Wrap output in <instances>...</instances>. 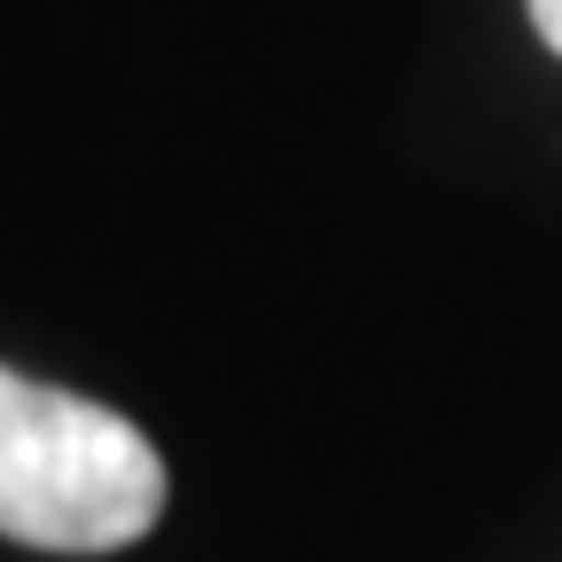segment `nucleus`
<instances>
[{"label":"nucleus","mask_w":562,"mask_h":562,"mask_svg":"<svg viewBox=\"0 0 562 562\" xmlns=\"http://www.w3.org/2000/svg\"><path fill=\"white\" fill-rule=\"evenodd\" d=\"M157 516L165 453L125 414L0 368V531L47 554H110Z\"/></svg>","instance_id":"obj_1"},{"label":"nucleus","mask_w":562,"mask_h":562,"mask_svg":"<svg viewBox=\"0 0 562 562\" xmlns=\"http://www.w3.org/2000/svg\"><path fill=\"white\" fill-rule=\"evenodd\" d=\"M531 24H539V40L562 55V0H531Z\"/></svg>","instance_id":"obj_2"}]
</instances>
